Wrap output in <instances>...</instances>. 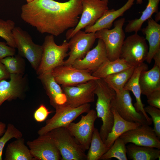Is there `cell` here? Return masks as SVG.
Wrapping results in <instances>:
<instances>
[{
    "mask_svg": "<svg viewBox=\"0 0 160 160\" xmlns=\"http://www.w3.org/2000/svg\"><path fill=\"white\" fill-rule=\"evenodd\" d=\"M146 97L150 105L160 109V90L153 92Z\"/></svg>",
    "mask_w": 160,
    "mask_h": 160,
    "instance_id": "obj_38",
    "label": "cell"
},
{
    "mask_svg": "<svg viewBox=\"0 0 160 160\" xmlns=\"http://www.w3.org/2000/svg\"><path fill=\"white\" fill-rule=\"evenodd\" d=\"M97 39L95 33H86L79 30L70 39L68 57L64 60V65H71L77 60L83 58L94 43Z\"/></svg>",
    "mask_w": 160,
    "mask_h": 160,
    "instance_id": "obj_15",
    "label": "cell"
},
{
    "mask_svg": "<svg viewBox=\"0 0 160 160\" xmlns=\"http://www.w3.org/2000/svg\"><path fill=\"white\" fill-rule=\"evenodd\" d=\"M134 66L123 59L119 58L113 60H109L103 63L95 71L92 73L93 76L103 79L107 76L114 74Z\"/></svg>",
    "mask_w": 160,
    "mask_h": 160,
    "instance_id": "obj_28",
    "label": "cell"
},
{
    "mask_svg": "<svg viewBox=\"0 0 160 160\" xmlns=\"http://www.w3.org/2000/svg\"><path fill=\"white\" fill-rule=\"evenodd\" d=\"M148 51V46L145 37L135 33L124 39L120 58L132 66L137 67L146 60Z\"/></svg>",
    "mask_w": 160,
    "mask_h": 160,
    "instance_id": "obj_9",
    "label": "cell"
},
{
    "mask_svg": "<svg viewBox=\"0 0 160 160\" xmlns=\"http://www.w3.org/2000/svg\"><path fill=\"white\" fill-rule=\"evenodd\" d=\"M87 113L81 116L79 122H72L66 127L85 151L89 149L95 128V123L97 118L94 109H90Z\"/></svg>",
    "mask_w": 160,
    "mask_h": 160,
    "instance_id": "obj_10",
    "label": "cell"
},
{
    "mask_svg": "<svg viewBox=\"0 0 160 160\" xmlns=\"http://www.w3.org/2000/svg\"><path fill=\"white\" fill-rule=\"evenodd\" d=\"M16 52L15 48L0 41V60L8 56H14L15 55Z\"/></svg>",
    "mask_w": 160,
    "mask_h": 160,
    "instance_id": "obj_37",
    "label": "cell"
},
{
    "mask_svg": "<svg viewBox=\"0 0 160 160\" xmlns=\"http://www.w3.org/2000/svg\"><path fill=\"white\" fill-rule=\"evenodd\" d=\"M10 73L0 60V81L3 79H9Z\"/></svg>",
    "mask_w": 160,
    "mask_h": 160,
    "instance_id": "obj_39",
    "label": "cell"
},
{
    "mask_svg": "<svg viewBox=\"0 0 160 160\" xmlns=\"http://www.w3.org/2000/svg\"><path fill=\"white\" fill-rule=\"evenodd\" d=\"M23 137L9 144L5 153V160H36L25 144Z\"/></svg>",
    "mask_w": 160,
    "mask_h": 160,
    "instance_id": "obj_25",
    "label": "cell"
},
{
    "mask_svg": "<svg viewBox=\"0 0 160 160\" xmlns=\"http://www.w3.org/2000/svg\"><path fill=\"white\" fill-rule=\"evenodd\" d=\"M51 72L55 80L62 86H74L99 79L93 76L88 70L77 69L72 65L58 66Z\"/></svg>",
    "mask_w": 160,
    "mask_h": 160,
    "instance_id": "obj_14",
    "label": "cell"
},
{
    "mask_svg": "<svg viewBox=\"0 0 160 160\" xmlns=\"http://www.w3.org/2000/svg\"><path fill=\"white\" fill-rule=\"evenodd\" d=\"M135 0H128L123 6L118 9H108L94 24L86 27L84 31L86 33H95L103 29H110L114 21L131 8Z\"/></svg>",
    "mask_w": 160,
    "mask_h": 160,
    "instance_id": "obj_20",
    "label": "cell"
},
{
    "mask_svg": "<svg viewBox=\"0 0 160 160\" xmlns=\"http://www.w3.org/2000/svg\"><path fill=\"white\" fill-rule=\"evenodd\" d=\"M18 54L0 60L10 74L24 75L25 64L24 60Z\"/></svg>",
    "mask_w": 160,
    "mask_h": 160,
    "instance_id": "obj_31",
    "label": "cell"
},
{
    "mask_svg": "<svg viewBox=\"0 0 160 160\" xmlns=\"http://www.w3.org/2000/svg\"><path fill=\"white\" fill-rule=\"evenodd\" d=\"M141 30L149 43L145 61L150 64L154 55L160 50V25L151 18L147 20V25Z\"/></svg>",
    "mask_w": 160,
    "mask_h": 160,
    "instance_id": "obj_22",
    "label": "cell"
},
{
    "mask_svg": "<svg viewBox=\"0 0 160 160\" xmlns=\"http://www.w3.org/2000/svg\"><path fill=\"white\" fill-rule=\"evenodd\" d=\"M137 4H141L143 2V0H136Z\"/></svg>",
    "mask_w": 160,
    "mask_h": 160,
    "instance_id": "obj_42",
    "label": "cell"
},
{
    "mask_svg": "<svg viewBox=\"0 0 160 160\" xmlns=\"http://www.w3.org/2000/svg\"><path fill=\"white\" fill-rule=\"evenodd\" d=\"M91 105L88 103L74 108L64 104L55 108V113L50 119L47 120L46 124L37 132L39 135L46 134L61 127H66L80 115L87 113Z\"/></svg>",
    "mask_w": 160,
    "mask_h": 160,
    "instance_id": "obj_5",
    "label": "cell"
},
{
    "mask_svg": "<svg viewBox=\"0 0 160 160\" xmlns=\"http://www.w3.org/2000/svg\"><path fill=\"white\" fill-rule=\"evenodd\" d=\"M135 67L132 66L109 75L103 79L108 86L115 92H119L124 89L125 84L132 74Z\"/></svg>",
    "mask_w": 160,
    "mask_h": 160,
    "instance_id": "obj_29",
    "label": "cell"
},
{
    "mask_svg": "<svg viewBox=\"0 0 160 160\" xmlns=\"http://www.w3.org/2000/svg\"><path fill=\"white\" fill-rule=\"evenodd\" d=\"M27 2V3L30 2L33 0H26Z\"/></svg>",
    "mask_w": 160,
    "mask_h": 160,
    "instance_id": "obj_43",
    "label": "cell"
},
{
    "mask_svg": "<svg viewBox=\"0 0 160 160\" xmlns=\"http://www.w3.org/2000/svg\"><path fill=\"white\" fill-rule=\"evenodd\" d=\"M108 0H82V12L77 25L67 32L66 40L79 30L93 25L108 9Z\"/></svg>",
    "mask_w": 160,
    "mask_h": 160,
    "instance_id": "obj_8",
    "label": "cell"
},
{
    "mask_svg": "<svg viewBox=\"0 0 160 160\" xmlns=\"http://www.w3.org/2000/svg\"><path fill=\"white\" fill-rule=\"evenodd\" d=\"M108 60L104 43L98 39L95 47L89 50L82 59L75 60L71 65L74 68L88 70L92 73Z\"/></svg>",
    "mask_w": 160,
    "mask_h": 160,
    "instance_id": "obj_18",
    "label": "cell"
},
{
    "mask_svg": "<svg viewBox=\"0 0 160 160\" xmlns=\"http://www.w3.org/2000/svg\"><path fill=\"white\" fill-rule=\"evenodd\" d=\"M96 80H92L74 86H62L66 97L65 104L76 108L94 102Z\"/></svg>",
    "mask_w": 160,
    "mask_h": 160,
    "instance_id": "obj_11",
    "label": "cell"
},
{
    "mask_svg": "<svg viewBox=\"0 0 160 160\" xmlns=\"http://www.w3.org/2000/svg\"><path fill=\"white\" fill-rule=\"evenodd\" d=\"M81 1L33 0L22 6L21 17L40 33L57 36L77 25L81 13Z\"/></svg>",
    "mask_w": 160,
    "mask_h": 160,
    "instance_id": "obj_1",
    "label": "cell"
},
{
    "mask_svg": "<svg viewBox=\"0 0 160 160\" xmlns=\"http://www.w3.org/2000/svg\"><path fill=\"white\" fill-rule=\"evenodd\" d=\"M96 85L94 93L97 96L96 110L97 118H100L102 124L99 134L105 142L111 132L114 122V117L111 111V102L116 94L103 79L96 80Z\"/></svg>",
    "mask_w": 160,
    "mask_h": 160,
    "instance_id": "obj_2",
    "label": "cell"
},
{
    "mask_svg": "<svg viewBox=\"0 0 160 160\" xmlns=\"http://www.w3.org/2000/svg\"><path fill=\"white\" fill-rule=\"evenodd\" d=\"M124 18H120L114 23L111 29H104L95 32L97 39L103 42L108 59L113 60L120 58L121 48L125 37L123 27Z\"/></svg>",
    "mask_w": 160,
    "mask_h": 160,
    "instance_id": "obj_6",
    "label": "cell"
},
{
    "mask_svg": "<svg viewBox=\"0 0 160 160\" xmlns=\"http://www.w3.org/2000/svg\"><path fill=\"white\" fill-rule=\"evenodd\" d=\"M12 33L18 54L26 58L36 71L41 60L42 46L35 43L30 35L20 27H15Z\"/></svg>",
    "mask_w": 160,
    "mask_h": 160,
    "instance_id": "obj_7",
    "label": "cell"
},
{
    "mask_svg": "<svg viewBox=\"0 0 160 160\" xmlns=\"http://www.w3.org/2000/svg\"><path fill=\"white\" fill-rule=\"evenodd\" d=\"M27 78L24 75L10 74L9 80L0 81V106L6 101L22 98L28 88Z\"/></svg>",
    "mask_w": 160,
    "mask_h": 160,
    "instance_id": "obj_17",
    "label": "cell"
},
{
    "mask_svg": "<svg viewBox=\"0 0 160 160\" xmlns=\"http://www.w3.org/2000/svg\"><path fill=\"white\" fill-rule=\"evenodd\" d=\"M147 65L143 63L142 64L135 67L132 76L125 84L124 89L131 91L136 99V103L134 106L138 112L141 113L144 115L149 124L151 125L152 121L145 112L144 105L142 103L141 98V94L139 82V78L141 72L144 70H147Z\"/></svg>",
    "mask_w": 160,
    "mask_h": 160,
    "instance_id": "obj_21",
    "label": "cell"
},
{
    "mask_svg": "<svg viewBox=\"0 0 160 160\" xmlns=\"http://www.w3.org/2000/svg\"><path fill=\"white\" fill-rule=\"evenodd\" d=\"M147 113L151 117L153 124V129L157 137L160 139V109L155 107L148 105L144 108Z\"/></svg>",
    "mask_w": 160,
    "mask_h": 160,
    "instance_id": "obj_35",
    "label": "cell"
},
{
    "mask_svg": "<svg viewBox=\"0 0 160 160\" xmlns=\"http://www.w3.org/2000/svg\"><path fill=\"white\" fill-rule=\"evenodd\" d=\"M148 3L145 9L142 12V14L138 18H136L128 21V23L125 28L127 33L137 32L141 30L144 23L151 18L154 13L158 12L160 0H148Z\"/></svg>",
    "mask_w": 160,
    "mask_h": 160,
    "instance_id": "obj_27",
    "label": "cell"
},
{
    "mask_svg": "<svg viewBox=\"0 0 160 160\" xmlns=\"http://www.w3.org/2000/svg\"><path fill=\"white\" fill-rule=\"evenodd\" d=\"M126 145L119 137L107 152L102 156L100 159H108L114 158L119 160H127Z\"/></svg>",
    "mask_w": 160,
    "mask_h": 160,
    "instance_id": "obj_32",
    "label": "cell"
},
{
    "mask_svg": "<svg viewBox=\"0 0 160 160\" xmlns=\"http://www.w3.org/2000/svg\"><path fill=\"white\" fill-rule=\"evenodd\" d=\"M38 78L41 81L52 106L55 108L66 103V96L62 87L55 80L51 72L40 75Z\"/></svg>",
    "mask_w": 160,
    "mask_h": 160,
    "instance_id": "obj_19",
    "label": "cell"
},
{
    "mask_svg": "<svg viewBox=\"0 0 160 160\" xmlns=\"http://www.w3.org/2000/svg\"><path fill=\"white\" fill-rule=\"evenodd\" d=\"M23 136L22 132L13 124H7L5 132L0 138V160H2L3 150L6 143L12 138L18 139Z\"/></svg>",
    "mask_w": 160,
    "mask_h": 160,
    "instance_id": "obj_34",
    "label": "cell"
},
{
    "mask_svg": "<svg viewBox=\"0 0 160 160\" xmlns=\"http://www.w3.org/2000/svg\"><path fill=\"white\" fill-rule=\"evenodd\" d=\"M147 70L141 72L139 78L141 94L146 96L154 91L160 90V65L154 63L151 69Z\"/></svg>",
    "mask_w": 160,
    "mask_h": 160,
    "instance_id": "obj_23",
    "label": "cell"
},
{
    "mask_svg": "<svg viewBox=\"0 0 160 160\" xmlns=\"http://www.w3.org/2000/svg\"><path fill=\"white\" fill-rule=\"evenodd\" d=\"M26 144L36 160L61 159L60 152L49 132L28 141Z\"/></svg>",
    "mask_w": 160,
    "mask_h": 160,
    "instance_id": "obj_13",
    "label": "cell"
},
{
    "mask_svg": "<svg viewBox=\"0 0 160 160\" xmlns=\"http://www.w3.org/2000/svg\"><path fill=\"white\" fill-rule=\"evenodd\" d=\"M111 106L121 117L127 121L150 125L143 114L135 109L128 90L124 89L116 92L111 101Z\"/></svg>",
    "mask_w": 160,
    "mask_h": 160,
    "instance_id": "obj_12",
    "label": "cell"
},
{
    "mask_svg": "<svg viewBox=\"0 0 160 160\" xmlns=\"http://www.w3.org/2000/svg\"><path fill=\"white\" fill-rule=\"evenodd\" d=\"M52 111H49L46 106L41 104L34 112L33 117L38 122H42L45 121L48 116L52 113Z\"/></svg>",
    "mask_w": 160,
    "mask_h": 160,
    "instance_id": "obj_36",
    "label": "cell"
},
{
    "mask_svg": "<svg viewBox=\"0 0 160 160\" xmlns=\"http://www.w3.org/2000/svg\"><path fill=\"white\" fill-rule=\"evenodd\" d=\"M58 149L61 160H87V154L68 129L64 127L49 132Z\"/></svg>",
    "mask_w": 160,
    "mask_h": 160,
    "instance_id": "obj_4",
    "label": "cell"
},
{
    "mask_svg": "<svg viewBox=\"0 0 160 160\" xmlns=\"http://www.w3.org/2000/svg\"><path fill=\"white\" fill-rule=\"evenodd\" d=\"M15 27V24L12 20H4L0 19V37L4 39L7 45L16 48L13 35L12 31Z\"/></svg>",
    "mask_w": 160,
    "mask_h": 160,
    "instance_id": "obj_33",
    "label": "cell"
},
{
    "mask_svg": "<svg viewBox=\"0 0 160 160\" xmlns=\"http://www.w3.org/2000/svg\"><path fill=\"white\" fill-rule=\"evenodd\" d=\"M6 129V126L5 124L0 121V136L4 134Z\"/></svg>",
    "mask_w": 160,
    "mask_h": 160,
    "instance_id": "obj_40",
    "label": "cell"
},
{
    "mask_svg": "<svg viewBox=\"0 0 160 160\" xmlns=\"http://www.w3.org/2000/svg\"><path fill=\"white\" fill-rule=\"evenodd\" d=\"M128 159L132 160H155L160 158V149L141 146L132 143L126 146Z\"/></svg>",
    "mask_w": 160,
    "mask_h": 160,
    "instance_id": "obj_26",
    "label": "cell"
},
{
    "mask_svg": "<svg viewBox=\"0 0 160 160\" xmlns=\"http://www.w3.org/2000/svg\"><path fill=\"white\" fill-rule=\"evenodd\" d=\"M160 20V12H158L156 13L155 16V19L154 20L156 22H158Z\"/></svg>",
    "mask_w": 160,
    "mask_h": 160,
    "instance_id": "obj_41",
    "label": "cell"
},
{
    "mask_svg": "<svg viewBox=\"0 0 160 160\" xmlns=\"http://www.w3.org/2000/svg\"><path fill=\"white\" fill-rule=\"evenodd\" d=\"M111 111L114 117V122L111 132L105 142L107 146L110 148L115 141L124 133L136 128L141 124L127 121L121 117L113 108Z\"/></svg>",
    "mask_w": 160,
    "mask_h": 160,
    "instance_id": "obj_24",
    "label": "cell"
},
{
    "mask_svg": "<svg viewBox=\"0 0 160 160\" xmlns=\"http://www.w3.org/2000/svg\"><path fill=\"white\" fill-rule=\"evenodd\" d=\"M119 137L126 144L150 147L160 149V140L150 125L141 124L122 134Z\"/></svg>",
    "mask_w": 160,
    "mask_h": 160,
    "instance_id": "obj_16",
    "label": "cell"
},
{
    "mask_svg": "<svg viewBox=\"0 0 160 160\" xmlns=\"http://www.w3.org/2000/svg\"><path fill=\"white\" fill-rule=\"evenodd\" d=\"M109 148L102 140L97 129L95 128L87 154V160L100 159Z\"/></svg>",
    "mask_w": 160,
    "mask_h": 160,
    "instance_id": "obj_30",
    "label": "cell"
},
{
    "mask_svg": "<svg viewBox=\"0 0 160 160\" xmlns=\"http://www.w3.org/2000/svg\"><path fill=\"white\" fill-rule=\"evenodd\" d=\"M42 46L41 60L36 71L38 76L51 72L55 68L63 65L69 49L68 43L66 40L61 45H58L55 43L54 36L50 34L45 36Z\"/></svg>",
    "mask_w": 160,
    "mask_h": 160,
    "instance_id": "obj_3",
    "label": "cell"
}]
</instances>
